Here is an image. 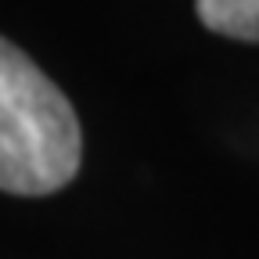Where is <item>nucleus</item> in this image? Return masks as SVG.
<instances>
[{
	"label": "nucleus",
	"mask_w": 259,
	"mask_h": 259,
	"mask_svg": "<svg viewBox=\"0 0 259 259\" xmlns=\"http://www.w3.org/2000/svg\"><path fill=\"white\" fill-rule=\"evenodd\" d=\"M83 130L47 72L0 36V191L40 198L79 173Z\"/></svg>",
	"instance_id": "f257e3e1"
},
{
	"label": "nucleus",
	"mask_w": 259,
	"mask_h": 259,
	"mask_svg": "<svg viewBox=\"0 0 259 259\" xmlns=\"http://www.w3.org/2000/svg\"><path fill=\"white\" fill-rule=\"evenodd\" d=\"M194 11L220 36L259 44V0H194Z\"/></svg>",
	"instance_id": "f03ea898"
}]
</instances>
